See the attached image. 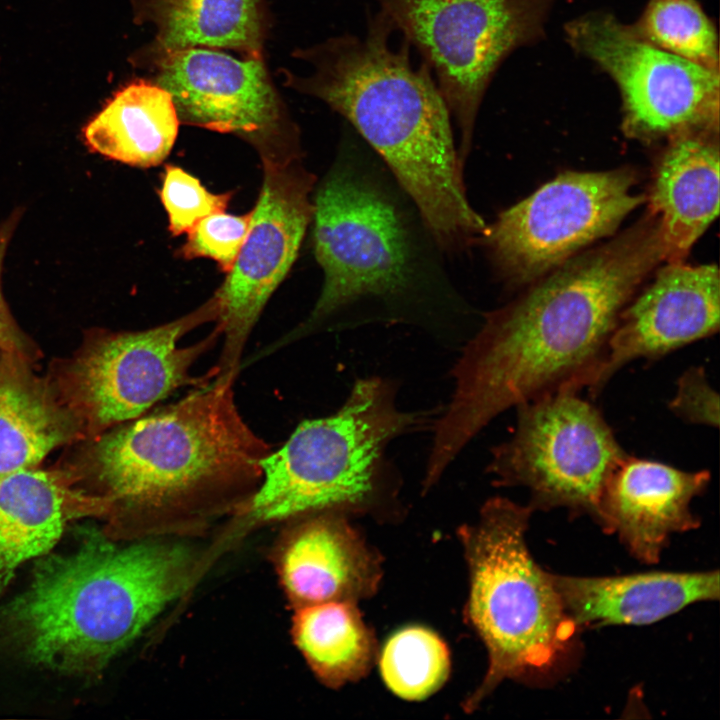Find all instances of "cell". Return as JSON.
<instances>
[{"instance_id":"obj_13","label":"cell","mask_w":720,"mask_h":720,"mask_svg":"<svg viewBox=\"0 0 720 720\" xmlns=\"http://www.w3.org/2000/svg\"><path fill=\"white\" fill-rule=\"evenodd\" d=\"M262 186L232 269L214 293L223 346L218 375L239 372L244 347L263 309L293 266L312 220L315 177L298 155H264Z\"/></svg>"},{"instance_id":"obj_29","label":"cell","mask_w":720,"mask_h":720,"mask_svg":"<svg viewBox=\"0 0 720 720\" xmlns=\"http://www.w3.org/2000/svg\"><path fill=\"white\" fill-rule=\"evenodd\" d=\"M668 409L686 423L719 426V396L704 367L691 366L678 377Z\"/></svg>"},{"instance_id":"obj_5","label":"cell","mask_w":720,"mask_h":720,"mask_svg":"<svg viewBox=\"0 0 720 720\" xmlns=\"http://www.w3.org/2000/svg\"><path fill=\"white\" fill-rule=\"evenodd\" d=\"M533 513L529 505L497 496L483 504L475 523L457 530L469 571L465 615L488 655L465 712L475 711L505 680L545 685L576 663L581 629L526 543Z\"/></svg>"},{"instance_id":"obj_16","label":"cell","mask_w":720,"mask_h":720,"mask_svg":"<svg viewBox=\"0 0 720 720\" xmlns=\"http://www.w3.org/2000/svg\"><path fill=\"white\" fill-rule=\"evenodd\" d=\"M710 480L708 470H683L627 454L608 479L597 525L616 534L638 561L656 564L673 534L699 527L691 503Z\"/></svg>"},{"instance_id":"obj_26","label":"cell","mask_w":720,"mask_h":720,"mask_svg":"<svg viewBox=\"0 0 720 720\" xmlns=\"http://www.w3.org/2000/svg\"><path fill=\"white\" fill-rule=\"evenodd\" d=\"M633 31L662 50L718 70L717 35L696 0H651Z\"/></svg>"},{"instance_id":"obj_7","label":"cell","mask_w":720,"mask_h":720,"mask_svg":"<svg viewBox=\"0 0 720 720\" xmlns=\"http://www.w3.org/2000/svg\"><path fill=\"white\" fill-rule=\"evenodd\" d=\"M219 313L214 294L170 322L140 331H103L66 363L56 392L93 437L141 417L176 390L204 386L218 375L214 366L203 375L192 374L221 338L217 325L196 343L180 342L197 327L216 322Z\"/></svg>"},{"instance_id":"obj_2","label":"cell","mask_w":720,"mask_h":720,"mask_svg":"<svg viewBox=\"0 0 720 720\" xmlns=\"http://www.w3.org/2000/svg\"><path fill=\"white\" fill-rule=\"evenodd\" d=\"M393 31L378 11L363 36L344 34L306 51L313 72L297 87L342 115L383 158L440 248L463 250L488 225L466 196L451 115L433 74L425 62L414 67L405 40L390 46Z\"/></svg>"},{"instance_id":"obj_9","label":"cell","mask_w":720,"mask_h":720,"mask_svg":"<svg viewBox=\"0 0 720 720\" xmlns=\"http://www.w3.org/2000/svg\"><path fill=\"white\" fill-rule=\"evenodd\" d=\"M311 222L324 283L296 335L364 297L406 287L411 273L407 230L396 206L368 177L333 168L317 190Z\"/></svg>"},{"instance_id":"obj_28","label":"cell","mask_w":720,"mask_h":720,"mask_svg":"<svg viewBox=\"0 0 720 720\" xmlns=\"http://www.w3.org/2000/svg\"><path fill=\"white\" fill-rule=\"evenodd\" d=\"M250 220L251 211L241 215L219 211L204 217L187 232L181 256L211 259L227 274L244 243Z\"/></svg>"},{"instance_id":"obj_19","label":"cell","mask_w":720,"mask_h":720,"mask_svg":"<svg viewBox=\"0 0 720 720\" xmlns=\"http://www.w3.org/2000/svg\"><path fill=\"white\" fill-rule=\"evenodd\" d=\"M718 132L669 139L653 177L648 211L655 215L663 261L681 263L719 213Z\"/></svg>"},{"instance_id":"obj_23","label":"cell","mask_w":720,"mask_h":720,"mask_svg":"<svg viewBox=\"0 0 720 720\" xmlns=\"http://www.w3.org/2000/svg\"><path fill=\"white\" fill-rule=\"evenodd\" d=\"M357 603L330 601L302 606L293 618V638L317 677L339 688L367 675L377 656L376 640Z\"/></svg>"},{"instance_id":"obj_1","label":"cell","mask_w":720,"mask_h":720,"mask_svg":"<svg viewBox=\"0 0 720 720\" xmlns=\"http://www.w3.org/2000/svg\"><path fill=\"white\" fill-rule=\"evenodd\" d=\"M661 261L658 221L647 213L615 239L573 256L485 314L452 369L454 390L434 422L427 473L443 475L508 409L560 390L586 389L621 311Z\"/></svg>"},{"instance_id":"obj_4","label":"cell","mask_w":720,"mask_h":720,"mask_svg":"<svg viewBox=\"0 0 720 720\" xmlns=\"http://www.w3.org/2000/svg\"><path fill=\"white\" fill-rule=\"evenodd\" d=\"M191 550L94 536L49 558L10 616L28 655L61 670H95L125 649L189 586Z\"/></svg>"},{"instance_id":"obj_8","label":"cell","mask_w":720,"mask_h":720,"mask_svg":"<svg viewBox=\"0 0 720 720\" xmlns=\"http://www.w3.org/2000/svg\"><path fill=\"white\" fill-rule=\"evenodd\" d=\"M515 408L511 436L491 450L494 485L527 489L534 512L562 508L598 524L608 479L627 455L600 410L573 390Z\"/></svg>"},{"instance_id":"obj_22","label":"cell","mask_w":720,"mask_h":720,"mask_svg":"<svg viewBox=\"0 0 720 720\" xmlns=\"http://www.w3.org/2000/svg\"><path fill=\"white\" fill-rule=\"evenodd\" d=\"M171 95L160 85L133 82L119 90L84 127L88 148L140 168L162 163L178 134Z\"/></svg>"},{"instance_id":"obj_3","label":"cell","mask_w":720,"mask_h":720,"mask_svg":"<svg viewBox=\"0 0 720 720\" xmlns=\"http://www.w3.org/2000/svg\"><path fill=\"white\" fill-rule=\"evenodd\" d=\"M236 375L94 437L88 472L118 510L152 522L236 509L258 488L272 446L244 420Z\"/></svg>"},{"instance_id":"obj_12","label":"cell","mask_w":720,"mask_h":720,"mask_svg":"<svg viewBox=\"0 0 720 720\" xmlns=\"http://www.w3.org/2000/svg\"><path fill=\"white\" fill-rule=\"evenodd\" d=\"M568 32L617 83L629 136L651 141L718 132V70L662 50L608 16L585 17Z\"/></svg>"},{"instance_id":"obj_14","label":"cell","mask_w":720,"mask_h":720,"mask_svg":"<svg viewBox=\"0 0 720 720\" xmlns=\"http://www.w3.org/2000/svg\"><path fill=\"white\" fill-rule=\"evenodd\" d=\"M157 84L171 95L182 123L235 134L261 156L298 154L276 142L282 113L260 58L197 47L165 52Z\"/></svg>"},{"instance_id":"obj_30","label":"cell","mask_w":720,"mask_h":720,"mask_svg":"<svg viewBox=\"0 0 720 720\" xmlns=\"http://www.w3.org/2000/svg\"><path fill=\"white\" fill-rule=\"evenodd\" d=\"M14 224L6 223L0 228V355L13 353L32 359L31 345L12 317L1 289L3 259Z\"/></svg>"},{"instance_id":"obj_10","label":"cell","mask_w":720,"mask_h":720,"mask_svg":"<svg viewBox=\"0 0 720 720\" xmlns=\"http://www.w3.org/2000/svg\"><path fill=\"white\" fill-rule=\"evenodd\" d=\"M635 182L620 168L569 171L545 183L488 225L483 240L497 269L510 283H530L610 235L645 201Z\"/></svg>"},{"instance_id":"obj_20","label":"cell","mask_w":720,"mask_h":720,"mask_svg":"<svg viewBox=\"0 0 720 720\" xmlns=\"http://www.w3.org/2000/svg\"><path fill=\"white\" fill-rule=\"evenodd\" d=\"M106 512L108 498L82 493L60 472L34 467L0 478V584L48 551L68 522Z\"/></svg>"},{"instance_id":"obj_25","label":"cell","mask_w":720,"mask_h":720,"mask_svg":"<svg viewBox=\"0 0 720 720\" xmlns=\"http://www.w3.org/2000/svg\"><path fill=\"white\" fill-rule=\"evenodd\" d=\"M379 668L387 688L396 696L419 701L446 682L450 656L444 641L433 631L409 626L394 633L379 656Z\"/></svg>"},{"instance_id":"obj_24","label":"cell","mask_w":720,"mask_h":720,"mask_svg":"<svg viewBox=\"0 0 720 720\" xmlns=\"http://www.w3.org/2000/svg\"><path fill=\"white\" fill-rule=\"evenodd\" d=\"M165 52L213 47L260 58L262 19L258 0H150Z\"/></svg>"},{"instance_id":"obj_6","label":"cell","mask_w":720,"mask_h":720,"mask_svg":"<svg viewBox=\"0 0 720 720\" xmlns=\"http://www.w3.org/2000/svg\"><path fill=\"white\" fill-rule=\"evenodd\" d=\"M395 397L391 381L361 378L337 412L301 422L262 460L260 485L237 509L242 519L256 524L325 511L375 514L393 496L387 446L429 417L399 409Z\"/></svg>"},{"instance_id":"obj_21","label":"cell","mask_w":720,"mask_h":720,"mask_svg":"<svg viewBox=\"0 0 720 720\" xmlns=\"http://www.w3.org/2000/svg\"><path fill=\"white\" fill-rule=\"evenodd\" d=\"M32 359L0 355V478L38 467L84 430L56 389L30 367Z\"/></svg>"},{"instance_id":"obj_17","label":"cell","mask_w":720,"mask_h":720,"mask_svg":"<svg viewBox=\"0 0 720 720\" xmlns=\"http://www.w3.org/2000/svg\"><path fill=\"white\" fill-rule=\"evenodd\" d=\"M282 547L280 578L296 608L330 601L357 603L378 589V554L349 523L325 511L302 516Z\"/></svg>"},{"instance_id":"obj_27","label":"cell","mask_w":720,"mask_h":720,"mask_svg":"<svg viewBox=\"0 0 720 720\" xmlns=\"http://www.w3.org/2000/svg\"><path fill=\"white\" fill-rule=\"evenodd\" d=\"M233 193L215 194L201 182L175 165H168L163 175L160 199L168 216L173 236L189 232L204 217L226 211Z\"/></svg>"},{"instance_id":"obj_15","label":"cell","mask_w":720,"mask_h":720,"mask_svg":"<svg viewBox=\"0 0 720 720\" xmlns=\"http://www.w3.org/2000/svg\"><path fill=\"white\" fill-rule=\"evenodd\" d=\"M666 264L649 287L621 311L603 360L586 388L591 397L598 396L629 363L659 360L718 332L717 265Z\"/></svg>"},{"instance_id":"obj_18","label":"cell","mask_w":720,"mask_h":720,"mask_svg":"<svg viewBox=\"0 0 720 720\" xmlns=\"http://www.w3.org/2000/svg\"><path fill=\"white\" fill-rule=\"evenodd\" d=\"M562 605L579 629L649 625L720 595L718 570L651 571L608 577L550 573Z\"/></svg>"},{"instance_id":"obj_11","label":"cell","mask_w":720,"mask_h":720,"mask_svg":"<svg viewBox=\"0 0 720 720\" xmlns=\"http://www.w3.org/2000/svg\"><path fill=\"white\" fill-rule=\"evenodd\" d=\"M395 31L429 66L460 132L461 164L472 147L477 114L502 60L523 39L517 0H375Z\"/></svg>"}]
</instances>
